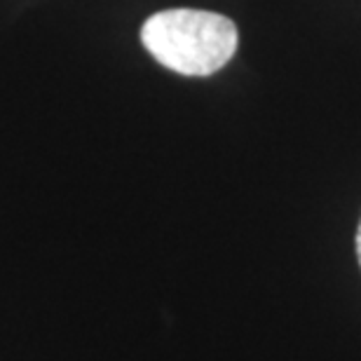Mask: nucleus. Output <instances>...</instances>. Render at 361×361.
Listing matches in <instances>:
<instances>
[{
	"instance_id": "f257e3e1",
	"label": "nucleus",
	"mask_w": 361,
	"mask_h": 361,
	"mask_svg": "<svg viewBox=\"0 0 361 361\" xmlns=\"http://www.w3.org/2000/svg\"><path fill=\"white\" fill-rule=\"evenodd\" d=\"M141 42L164 68L180 75H212L237 52V26L223 14L204 10H164L146 19Z\"/></svg>"
},
{
	"instance_id": "f03ea898",
	"label": "nucleus",
	"mask_w": 361,
	"mask_h": 361,
	"mask_svg": "<svg viewBox=\"0 0 361 361\" xmlns=\"http://www.w3.org/2000/svg\"><path fill=\"white\" fill-rule=\"evenodd\" d=\"M357 254H359V263H361V221H359V230H357Z\"/></svg>"
}]
</instances>
